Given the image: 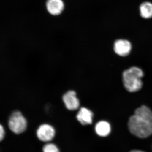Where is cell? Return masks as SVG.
I'll use <instances>...</instances> for the list:
<instances>
[{"instance_id":"12","label":"cell","mask_w":152,"mask_h":152,"mask_svg":"<svg viewBox=\"0 0 152 152\" xmlns=\"http://www.w3.org/2000/svg\"><path fill=\"white\" fill-rule=\"evenodd\" d=\"M5 136V130L1 125L0 124V142L4 139Z\"/></svg>"},{"instance_id":"7","label":"cell","mask_w":152,"mask_h":152,"mask_svg":"<svg viewBox=\"0 0 152 152\" xmlns=\"http://www.w3.org/2000/svg\"><path fill=\"white\" fill-rule=\"evenodd\" d=\"M93 117V112L89 109L83 107L79 110L76 116V118L82 125L86 126L92 123Z\"/></svg>"},{"instance_id":"9","label":"cell","mask_w":152,"mask_h":152,"mask_svg":"<svg viewBox=\"0 0 152 152\" xmlns=\"http://www.w3.org/2000/svg\"><path fill=\"white\" fill-rule=\"evenodd\" d=\"M95 129L96 132L98 135L102 137L109 135L111 132L110 125L106 121H100L97 123Z\"/></svg>"},{"instance_id":"6","label":"cell","mask_w":152,"mask_h":152,"mask_svg":"<svg viewBox=\"0 0 152 152\" xmlns=\"http://www.w3.org/2000/svg\"><path fill=\"white\" fill-rule=\"evenodd\" d=\"M132 48V44L126 40H117L114 43V51L121 56L125 57L129 54Z\"/></svg>"},{"instance_id":"4","label":"cell","mask_w":152,"mask_h":152,"mask_svg":"<svg viewBox=\"0 0 152 152\" xmlns=\"http://www.w3.org/2000/svg\"><path fill=\"white\" fill-rule=\"evenodd\" d=\"M56 131L51 125L43 124L40 125L37 131V135L40 140L44 142L51 141L54 138Z\"/></svg>"},{"instance_id":"13","label":"cell","mask_w":152,"mask_h":152,"mask_svg":"<svg viewBox=\"0 0 152 152\" xmlns=\"http://www.w3.org/2000/svg\"><path fill=\"white\" fill-rule=\"evenodd\" d=\"M130 152H145L143 151H140V150H133V151H131Z\"/></svg>"},{"instance_id":"5","label":"cell","mask_w":152,"mask_h":152,"mask_svg":"<svg viewBox=\"0 0 152 152\" xmlns=\"http://www.w3.org/2000/svg\"><path fill=\"white\" fill-rule=\"evenodd\" d=\"M62 99L65 106L68 110L74 111L79 109L80 102L75 91H68L63 95Z\"/></svg>"},{"instance_id":"3","label":"cell","mask_w":152,"mask_h":152,"mask_svg":"<svg viewBox=\"0 0 152 152\" xmlns=\"http://www.w3.org/2000/svg\"><path fill=\"white\" fill-rule=\"evenodd\" d=\"M9 128L13 132L20 134L24 132L27 127V121L23 115L18 111L14 112L9 118Z\"/></svg>"},{"instance_id":"8","label":"cell","mask_w":152,"mask_h":152,"mask_svg":"<svg viewBox=\"0 0 152 152\" xmlns=\"http://www.w3.org/2000/svg\"><path fill=\"white\" fill-rule=\"evenodd\" d=\"M46 7L47 10L51 15H58L64 9V4L62 0H48Z\"/></svg>"},{"instance_id":"2","label":"cell","mask_w":152,"mask_h":152,"mask_svg":"<svg viewBox=\"0 0 152 152\" xmlns=\"http://www.w3.org/2000/svg\"><path fill=\"white\" fill-rule=\"evenodd\" d=\"M143 76V72L137 67H132L124 71L123 81L125 88L130 92L138 91L142 87V79Z\"/></svg>"},{"instance_id":"10","label":"cell","mask_w":152,"mask_h":152,"mask_svg":"<svg viewBox=\"0 0 152 152\" xmlns=\"http://www.w3.org/2000/svg\"><path fill=\"white\" fill-rule=\"evenodd\" d=\"M140 13L142 18L149 19L152 18V4L148 2L143 3L140 6Z\"/></svg>"},{"instance_id":"11","label":"cell","mask_w":152,"mask_h":152,"mask_svg":"<svg viewBox=\"0 0 152 152\" xmlns=\"http://www.w3.org/2000/svg\"><path fill=\"white\" fill-rule=\"evenodd\" d=\"M43 152H59V150L55 144L48 143L44 146Z\"/></svg>"},{"instance_id":"1","label":"cell","mask_w":152,"mask_h":152,"mask_svg":"<svg viewBox=\"0 0 152 152\" xmlns=\"http://www.w3.org/2000/svg\"><path fill=\"white\" fill-rule=\"evenodd\" d=\"M129 130L134 135L145 138L152 134V111L147 106L142 105L137 109L129 118Z\"/></svg>"}]
</instances>
